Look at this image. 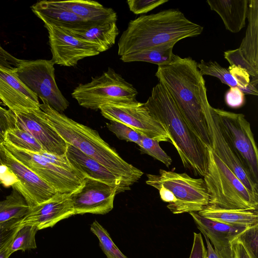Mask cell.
I'll list each match as a JSON object with an SVG mask.
<instances>
[{
	"mask_svg": "<svg viewBox=\"0 0 258 258\" xmlns=\"http://www.w3.org/2000/svg\"><path fill=\"white\" fill-rule=\"evenodd\" d=\"M207 219L238 227H248L258 223V210L225 209L209 205L198 213Z\"/></svg>",
	"mask_w": 258,
	"mask_h": 258,
	"instance_id": "obj_25",
	"label": "cell"
},
{
	"mask_svg": "<svg viewBox=\"0 0 258 258\" xmlns=\"http://www.w3.org/2000/svg\"><path fill=\"white\" fill-rule=\"evenodd\" d=\"M189 213L203 234L209 238L220 257L233 258L232 243L249 227L228 225L207 219L198 213Z\"/></svg>",
	"mask_w": 258,
	"mask_h": 258,
	"instance_id": "obj_19",
	"label": "cell"
},
{
	"mask_svg": "<svg viewBox=\"0 0 258 258\" xmlns=\"http://www.w3.org/2000/svg\"><path fill=\"white\" fill-rule=\"evenodd\" d=\"M233 258H252L242 242L237 239L232 243Z\"/></svg>",
	"mask_w": 258,
	"mask_h": 258,
	"instance_id": "obj_44",
	"label": "cell"
},
{
	"mask_svg": "<svg viewBox=\"0 0 258 258\" xmlns=\"http://www.w3.org/2000/svg\"><path fill=\"white\" fill-rule=\"evenodd\" d=\"M38 230L34 226H20L8 246L10 254L18 250L25 251L36 248L35 236Z\"/></svg>",
	"mask_w": 258,
	"mask_h": 258,
	"instance_id": "obj_30",
	"label": "cell"
},
{
	"mask_svg": "<svg viewBox=\"0 0 258 258\" xmlns=\"http://www.w3.org/2000/svg\"><path fill=\"white\" fill-rule=\"evenodd\" d=\"M141 154H146L160 161L167 167L171 165V158L160 147L159 142L142 136L139 146Z\"/></svg>",
	"mask_w": 258,
	"mask_h": 258,
	"instance_id": "obj_33",
	"label": "cell"
},
{
	"mask_svg": "<svg viewBox=\"0 0 258 258\" xmlns=\"http://www.w3.org/2000/svg\"><path fill=\"white\" fill-rule=\"evenodd\" d=\"M144 103L168 133L184 168L195 176L204 177L207 170L208 148L190 129L166 88L158 83Z\"/></svg>",
	"mask_w": 258,
	"mask_h": 258,
	"instance_id": "obj_3",
	"label": "cell"
},
{
	"mask_svg": "<svg viewBox=\"0 0 258 258\" xmlns=\"http://www.w3.org/2000/svg\"><path fill=\"white\" fill-rule=\"evenodd\" d=\"M55 4L72 12L85 21L99 24L109 20H117L116 13L93 1L73 0L56 1Z\"/></svg>",
	"mask_w": 258,
	"mask_h": 258,
	"instance_id": "obj_24",
	"label": "cell"
},
{
	"mask_svg": "<svg viewBox=\"0 0 258 258\" xmlns=\"http://www.w3.org/2000/svg\"><path fill=\"white\" fill-rule=\"evenodd\" d=\"M204 180L210 206L225 209L258 210V197L250 192L232 171L208 148Z\"/></svg>",
	"mask_w": 258,
	"mask_h": 258,
	"instance_id": "obj_6",
	"label": "cell"
},
{
	"mask_svg": "<svg viewBox=\"0 0 258 258\" xmlns=\"http://www.w3.org/2000/svg\"><path fill=\"white\" fill-rule=\"evenodd\" d=\"M103 116L121 122L142 136L172 144L164 127L150 114L144 103L107 104L99 108Z\"/></svg>",
	"mask_w": 258,
	"mask_h": 258,
	"instance_id": "obj_11",
	"label": "cell"
},
{
	"mask_svg": "<svg viewBox=\"0 0 258 258\" xmlns=\"http://www.w3.org/2000/svg\"><path fill=\"white\" fill-rule=\"evenodd\" d=\"M176 42H171L157 46L140 51L123 55L120 59L123 62L144 61L158 66L170 62L174 53L173 49Z\"/></svg>",
	"mask_w": 258,
	"mask_h": 258,
	"instance_id": "obj_27",
	"label": "cell"
},
{
	"mask_svg": "<svg viewBox=\"0 0 258 258\" xmlns=\"http://www.w3.org/2000/svg\"><path fill=\"white\" fill-rule=\"evenodd\" d=\"M204 114L213 152L245 186L258 197V184L254 182L243 167L223 134L216 114L211 105L205 109Z\"/></svg>",
	"mask_w": 258,
	"mask_h": 258,
	"instance_id": "obj_15",
	"label": "cell"
},
{
	"mask_svg": "<svg viewBox=\"0 0 258 258\" xmlns=\"http://www.w3.org/2000/svg\"><path fill=\"white\" fill-rule=\"evenodd\" d=\"M147 177L146 183L159 191L161 200L168 203L167 208L174 214L198 213L209 205V195L202 178L164 169Z\"/></svg>",
	"mask_w": 258,
	"mask_h": 258,
	"instance_id": "obj_5",
	"label": "cell"
},
{
	"mask_svg": "<svg viewBox=\"0 0 258 258\" xmlns=\"http://www.w3.org/2000/svg\"><path fill=\"white\" fill-rule=\"evenodd\" d=\"M203 235L206 242L208 258H221L215 251L209 238L205 234H203Z\"/></svg>",
	"mask_w": 258,
	"mask_h": 258,
	"instance_id": "obj_45",
	"label": "cell"
},
{
	"mask_svg": "<svg viewBox=\"0 0 258 258\" xmlns=\"http://www.w3.org/2000/svg\"><path fill=\"white\" fill-rule=\"evenodd\" d=\"M252 258H258V223L246 228L237 238Z\"/></svg>",
	"mask_w": 258,
	"mask_h": 258,
	"instance_id": "obj_35",
	"label": "cell"
},
{
	"mask_svg": "<svg viewBox=\"0 0 258 258\" xmlns=\"http://www.w3.org/2000/svg\"><path fill=\"white\" fill-rule=\"evenodd\" d=\"M40 110L15 113L17 126L33 136L44 152L57 155L66 154L67 143L43 118Z\"/></svg>",
	"mask_w": 258,
	"mask_h": 258,
	"instance_id": "obj_17",
	"label": "cell"
},
{
	"mask_svg": "<svg viewBox=\"0 0 258 258\" xmlns=\"http://www.w3.org/2000/svg\"><path fill=\"white\" fill-rule=\"evenodd\" d=\"M2 165V163L1 162V160H0V165Z\"/></svg>",
	"mask_w": 258,
	"mask_h": 258,
	"instance_id": "obj_47",
	"label": "cell"
},
{
	"mask_svg": "<svg viewBox=\"0 0 258 258\" xmlns=\"http://www.w3.org/2000/svg\"><path fill=\"white\" fill-rule=\"evenodd\" d=\"M17 126L15 114L10 109H6L0 105V144L5 141L6 133Z\"/></svg>",
	"mask_w": 258,
	"mask_h": 258,
	"instance_id": "obj_39",
	"label": "cell"
},
{
	"mask_svg": "<svg viewBox=\"0 0 258 258\" xmlns=\"http://www.w3.org/2000/svg\"><path fill=\"white\" fill-rule=\"evenodd\" d=\"M1 181H0V185H1ZM0 189H1V188H0Z\"/></svg>",
	"mask_w": 258,
	"mask_h": 258,
	"instance_id": "obj_48",
	"label": "cell"
},
{
	"mask_svg": "<svg viewBox=\"0 0 258 258\" xmlns=\"http://www.w3.org/2000/svg\"><path fill=\"white\" fill-rule=\"evenodd\" d=\"M22 60L11 55L0 45V68L16 71Z\"/></svg>",
	"mask_w": 258,
	"mask_h": 258,
	"instance_id": "obj_41",
	"label": "cell"
},
{
	"mask_svg": "<svg viewBox=\"0 0 258 258\" xmlns=\"http://www.w3.org/2000/svg\"><path fill=\"white\" fill-rule=\"evenodd\" d=\"M0 100L14 114L40 108L38 98L21 81L16 71L0 68Z\"/></svg>",
	"mask_w": 258,
	"mask_h": 258,
	"instance_id": "obj_18",
	"label": "cell"
},
{
	"mask_svg": "<svg viewBox=\"0 0 258 258\" xmlns=\"http://www.w3.org/2000/svg\"><path fill=\"white\" fill-rule=\"evenodd\" d=\"M75 214L71 194L57 192L49 200L30 208L19 226L31 225L42 230Z\"/></svg>",
	"mask_w": 258,
	"mask_h": 258,
	"instance_id": "obj_16",
	"label": "cell"
},
{
	"mask_svg": "<svg viewBox=\"0 0 258 258\" xmlns=\"http://www.w3.org/2000/svg\"><path fill=\"white\" fill-rule=\"evenodd\" d=\"M90 229L97 237L100 246L107 258H128L117 248L107 231L97 221L91 224Z\"/></svg>",
	"mask_w": 258,
	"mask_h": 258,
	"instance_id": "obj_31",
	"label": "cell"
},
{
	"mask_svg": "<svg viewBox=\"0 0 258 258\" xmlns=\"http://www.w3.org/2000/svg\"><path fill=\"white\" fill-rule=\"evenodd\" d=\"M54 64L75 67L80 60L102 52L98 45L72 35L61 27L45 23Z\"/></svg>",
	"mask_w": 258,
	"mask_h": 258,
	"instance_id": "obj_12",
	"label": "cell"
},
{
	"mask_svg": "<svg viewBox=\"0 0 258 258\" xmlns=\"http://www.w3.org/2000/svg\"><path fill=\"white\" fill-rule=\"evenodd\" d=\"M221 131L252 179L258 184V150L244 114L213 107Z\"/></svg>",
	"mask_w": 258,
	"mask_h": 258,
	"instance_id": "obj_9",
	"label": "cell"
},
{
	"mask_svg": "<svg viewBox=\"0 0 258 258\" xmlns=\"http://www.w3.org/2000/svg\"><path fill=\"white\" fill-rule=\"evenodd\" d=\"M2 144L14 157L56 192H74L81 186L85 177L71 165L66 154L57 155L46 152L34 153L18 148L5 141Z\"/></svg>",
	"mask_w": 258,
	"mask_h": 258,
	"instance_id": "obj_7",
	"label": "cell"
},
{
	"mask_svg": "<svg viewBox=\"0 0 258 258\" xmlns=\"http://www.w3.org/2000/svg\"><path fill=\"white\" fill-rule=\"evenodd\" d=\"M20 220L14 219L0 224V250L11 243L20 227L19 222Z\"/></svg>",
	"mask_w": 258,
	"mask_h": 258,
	"instance_id": "obj_37",
	"label": "cell"
},
{
	"mask_svg": "<svg viewBox=\"0 0 258 258\" xmlns=\"http://www.w3.org/2000/svg\"><path fill=\"white\" fill-rule=\"evenodd\" d=\"M106 126L120 140L134 142L139 146L141 144L142 135L126 125L114 120H110Z\"/></svg>",
	"mask_w": 258,
	"mask_h": 258,
	"instance_id": "obj_34",
	"label": "cell"
},
{
	"mask_svg": "<svg viewBox=\"0 0 258 258\" xmlns=\"http://www.w3.org/2000/svg\"><path fill=\"white\" fill-rule=\"evenodd\" d=\"M8 246L0 250V258H9L10 257L11 254L9 251Z\"/></svg>",
	"mask_w": 258,
	"mask_h": 258,
	"instance_id": "obj_46",
	"label": "cell"
},
{
	"mask_svg": "<svg viewBox=\"0 0 258 258\" xmlns=\"http://www.w3.org/2000/svg\"><path fill=\"white\" fill-rule=\"evenodd\" d=\"M197 67L201 74L213 76L219 79L221 82L230 87H237L238 84L230 74L228 69L221 66L215 61H205L202 59L197 63Z\"/></svg>",
	"mask_w": 258,
	"mask_h": 258,
	"instance_id": "obj_32",
	"label": "cell"
},
{
	"mask_svg": "<svg viewBox=\"0 0 258 258\" xmlns=\"http://www.w3.org/2000/svg\"><path fill=\"white\" fill-rule=\"evenodd\" d=\"M71 95L80 106L97 110L107 104L136 102L138 91L120 74L109 68L101 76L92 77L90 82L79 84Z\"/></svg>",
	"mask_w": 258,
	"mask_h": 258,
	"instance_id": "obj_8",
	"label": "cell"
},
{
	"mask_svg": "<svg viewBox=\"0 0 258 258\" xmlns=\"http://www.w3.org/2000/svg\"><path fill=\"white\" fill-rule=\"evenodd\" d=\"M0 181L5 187L13 186L18 182L16 176L5 165H0Z\"/></svg>",
	"mask_w": 258,
	"mask_h": 258,
	"instance_id": "obj_43",
	"label": "cell"
},
{
	"mask_svg": "<svg viewBox=\"0 0 258 258\" xmlns=\"http://www.w3.org/2000/svg\"><path fill=\"white\" fill-rule=\"evenodd\" d=\"M66 155L71 165L85 177L102 181L116 188L117 194L131 189V186L103 165L69 144H67Z\"/></svg>",
	"mask_w": 258,
	"mask_h": 258,
	"instance_id": "obj_20",
	"label": "cell"
},
{
	"mask_svg": "<svg viewBox=\"0 0 258 258\" xmlns=\"http://www.w3.org/2000/svg\"><path fill=\"white\" fill-rule=\"evenodd\" d=\"M224 56L230 64L246 71L251 77V81L258 82V71L255 70L243 57L238 48L225 51Z\"/></svg>",
	"mask_w": 258,
	"mask_h": 258,
	"instance_id": "obj_36",
	"label": "cell"
},
{
	"mask_svg": "<svg viewBox=\"0 0 258 258\" xmlns=\"http://www.w3.org/2000/svg\"><path fill=\"white\" fill-rule=\"evenodd\" d=\"M155 76L168 90L192 131L212 148L204 110L208 101L205 81L190 57L174 54L171 61L158 66Z\"/></svg>",
	"mask_w": 258,
	"mask_h": 258,
	"instance_id": "obj_1",
	"label": "cell"
},
{
	"mask_svg": "<svg viewBox=\"0 0 258 258\" xmlns=\"http://www.w3.org/2000/svg\"><path fill=\"white\" fill-rule=\"evenodd\" d=\"M31 9L44 24H51L67 29L85 27L94 24L58 6L54 1L38 2L31 7Z\"/></svg>",
	"mask_w": 258,
	"mask_h": 258,
	"instance_id": "obj_21",
	"label": "cell"
},
{
	"mask_svg": "<svg viewBox=\"0 0 258 258\" xmlns=\"http://www.w3.org/2000/svg\"><path fill=\"white\" fill-rule=\"evenodd\" d=\"M29 210L24 198L12 187L10 194L4 200L0 201V224L12 220L21 219Z\"/></svg>",
	"mask_w": 258,
	"mask_h": 258,
	"instance_id": "obj_28",
	"label": "cell"
},
{
	"mask_svg": "<svg viewBox=\"0 0 258 258\" xmlns=\"http://www.w3.org/2000/svg\"><path fill=\"white\" fill-rule=\"evenodd\" d=\"M54 64L51 60H22L16 73L21 81L40 98L42 103L62 113L70 103L57 87Z\"/></svg>",
	"mask_w": 258,
	"mask_h": 258,
	"instance_id": "obj_10",
	"label": "cell"
},
{
	"mask_svg": "<svg viewBox=\"0 0 258 258\" xmlns=\"http://www.w3.org/2000/svg\"><path fill=\"white\" fill-rule=\"evenodd\" d=\"M168 0H128L126 2L130 10L135 14L147 13Z\"/></svg>",
	"mask_w": 258,
	"mask_h": 258,
	"instance_id": "obj_38",
	"label": "cell"
},
{
	"mask_svg": "<svg viewBox=\"0 0 258 258\" xmlns=\"http://www.w3.org/2000/svg\"><path fill=\"white\" fill-rule=\"evenodd\" d=\"M0 160L16 176L18 182L12 187L24 198L30 208L52 197L57 192L35 172L14 157L0 144Z\"/></svg>",
	"mask_w": 258,
	"mask_h": 258,
	"instance_id": "obj_13",
	"label": "cell"
},
{
	"mask_svg": "<svg viewBox=\"0 0 258 258\" xmlns=\"http://www.w3.org/2000/svg\"><path fill=\"white\" fill-rule=\"evenodd\" d=\"M203 27L188 19L180 10L169 9L131 20L118 41L121 56L160 45L177 43L200 35Z\"/></svg>",
	"mask_w": 258,
	"mask_h": 258,
	"instance_id": "obj_2",
	"label": "cell"
},
{
	"mask_svg": "<svg viewBox=\"0 0 258 258\" xmlns=\"http://www.w3.org/2000/svg\"><path fill=\"white\" fill-rule=\"evenodd\" d=\"M249 0H208L210 9L221 17L225 28L238 33L245 26Z\"/></svg>",
	"mask_w": 258,
	"mask_h": 258,
	"instance_id": "obj_22",
	"label": "cell"
},
{
	"mask_svg": "<svg viewBox=\"0 0 258 258\" xmlns=\"http://www.w3.org/2000/svg\"><path fill=\"white\" fill-rule=\"evenodd\" d=\"M194 242L189 258H208L207 251L201 233H194Z\"/></svg>",
	"mask_w": 258,
	"mask_h": 258,
	"instance_id": "obj_42",
	"label": "cell"
},
{
	"mask_svg": "<svg viewBox=\"0 0 258 258\" xmlns=\"http://www.w3.org/2000/svg\"><path fill=\"white\" fill-rule=\"evenodd\" d=\"M245 35L239 50L243 57L258 71V0H249Z\"/></svg>",
	"mask_w": 258,
	"mask_h": 258,
	"instance_id": "obj_26",
	"label": "cell"
},
{
	"mask_svg": "<svg viewBox=\"0 0 258 258\" xmlns=\"http://www.w3.org/2000/svg\"><path fill=\"white\" fill-rule=\"evenodd\" d=\"M4 141L29 152L37 153L44 152L40 144L33 136L17 126L6 133Z\"/></svg>",
	"mask_w": 258,
	"mask_h": 258,
	"instance_id": "obj_29",
	"label": "cell"
},
{
	"mask_svg": "<svg viewBox=\"0 0 258 258\" xmlns=\"http://www.w3.org/2000/svg\"><path fill=\"white\" fill-rule=\"evenodd\" d=\"M225 102L230 108H240L245 102V94L237 87H230L225 93Z\"/></svg>",
	"mask_w": 258,
	"mask_h": 258,
	"instance_id": "obj_40",
	"label": "cell"
},
{
	"mask_svg": "<svg viewBox=\"0 0 258 258\" xmlns=\"http://www.w3.org/2000/svg\"><path fill=\"white\" fill-rule=\"evenodd\" d=\"M116 194V188L86 177L81 186L71 194V198L76 215H104L112 210Z\"/></svg>",
	"mask_w": 258,
	"mask_h": 258,
	"instance_id": "obj_14",
	"label": "cell"
},
{
	"mask_svg": "<svg viewBox=\"0 0 258 258\" xmlns=\"http://www.w3.org/2000/svg\"><path fill=\"white\" fill-rule=\"evenodd\" d=\"M63 29L78 38L98 45L102 52L109 49L114 44L119 34L115 20L94 24L85 27Z\"/></svg>",
	"mask_w": 258,
	"mask_h": 258,
	"instance_id": "obj_23",
	"label": "cell"
},
{
	"mask_svg": "<svg viewBox=\"0 0 258 258\" xmlns=\"http://www.w3.org/2000/svg\"><path fill=\"white\" fill-rule=\"evenodd\" d=\"M40 113L67 143L103 165L127 185L138 181L144 173L124 161L92 128L77 122L48 104H40Z\"/></svg>",
	"mask_w": 258,
	"mask_h": 258,
	"instance_id": "obj_4",
	"label": "cell"
}]
</instances>
